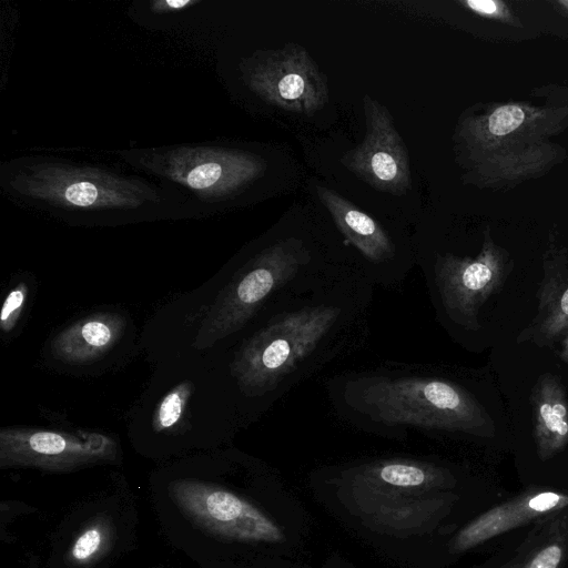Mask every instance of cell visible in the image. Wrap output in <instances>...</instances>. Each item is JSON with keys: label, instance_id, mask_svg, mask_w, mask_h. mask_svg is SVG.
Masks as SVG:
<instances>
[{"label": "cell", "instance_id": "obj_9", "mask_svg": "<svg viewBox=\"0 0 568 568\" xmlns=\"http://www.w3.org/2000/svg\"><path fill=\"white\" fill-rule=\"evenodd\" d=\"M116 442L101 433L59 432L26 427L0 430V468L32 467L72 471L118 458Z\"/></svg>", "mask_w": 568, "mask_h": 568}, {"label": "cell", "instance_id": "obj_4", "mask_svg": "<svg viewBox=\"0 0 568 568\" xmlns=\"http://www.w3.org/2000/svg\"><path fill=\"white\" fill-rule=\"evenodd\" d=\"M354 271L363 268L355 262H337L320 255L302 236L292 234L273 239L232 273L210 306L194 345L210 347L245 328L284 294Z\"/></svg>", "mask_w": 568, "mask_h": 568}, {"label": "cell", "instance_id": "obj_24", "mask_svg": "<svg viewBox=\"0 0 568 568\" xmlns=\"http://www.w3.org/2000/svg\"><path fill=\"white\" fill-rule=\"evenodd\" d=\"M558 357L568 366V332L559 341Z\"/></svg>", "mask_w": 568, "mask_h": 568}, {"label": "cell", "instance_id": "obj_23", "mask_svg": "<svg viewBox=\"0 0 568 568\" xmlns=\"http://www.w3.org/2000/svg\"><path fill=\"white\" fill-rule=\"evenodd\" d=\"M28 286L24 282L16 285L6 296L0 312V328L8 333L19 321L28 298Z\"/></svg>", "mask_w": 568, "mask_h": 568}, {"label": "cell", "instance_id": "obj_3", "mask_svg": "<svg viewBox=\"0 0 568 568\" xmlns=\"http://www.w3.org/2000/svg\"><path fill=\"white\" fill-rule=\"evenodd\" d=\"M0 186L14 203L85 222L192 215L172 190L84 161L26 155L3 162Z\"/></svg>", "mask_w": 568, "mask_h": 568}, {"label": "cell", "instance_id": "obj_12", "mask_svg": "<svg viewBox=\"0 0 568 568\" xmlns=\"http://www.w3.org/2000/svg\"><path fill=\"white\" fill-rule=\"evenodd\" d=\"M365 135L339 162L376 191L405 195L412 187L407 146L389 110L371 94L363 97Z\"/></svg>", "mask_w": 568, "mask_h": 568}, {"label": "cell", "instance_id": "obj_2", "mask_svg": "<svg viewBox=\"0 0 568 568\" xmlns=\"http://www.w3.org/2000/svg\"><path fill=\"white\" fill-rule=\"evenodd\" d=\"M335 414L374 435L404 438L408 429L493 438L495 422L464 384L424 365L348 371L325 383Z\"/></svg>", "mask_w": 568, "mask_h": 568}, {"label": "cell", "instance_id": "obj_14", "mask_svg": "<svg viewBox=\"0 0 568 568\" xmlns=\"http://www.w3.org/2000/svg\"><path fill=\"white\" fill-rule=\"evenodd\" d=\"M566 158V150L550 141L484 153L459 164L466 184L487 189H507L537 179Z\"/></svg>", "mask_w": 568, "mask_h": 568}, {"label": "cell", "instance_id": "obj_22", "mask_svg": "<svg viewBox=\"0 0 568 568\" xmlns=\"http://www.w3.org/2000/svg\"><path fill=\"white\" fill-rule=\"evenodd\" d=\"M458 3L474 14L509 24L511 27L521 28L523 23L514 13L509 4L501 0H459Z\"/></svg>", "mask_w": 568, "mask_h": 568}, {"label": "cell", "instance_id": "obj_5", "mask_svg": "<svg viewBox=\"0 0 568 568\" xmlns=\"http://www.w3.org/2000/svg\"><path fill=\"white\" fill-rule=\"evenodd\" d=\"M118 154L176 193L192 215L229 204L267 169L257 153L209 142L122 150Z\"/></svg>", "mask_w": 568, "mask_h": 568}, {"label": "cell", "instance_id": "obj_18", "mask_svg": "<svg viewBox=\"0 0 568 568\" xmlns=\"http://www.w3.org/2000/svg\"><path fill=\"white\" fill-rule=\"evenodd\" d=\"M344 476L388 488L446 489L456 484L449 468L428 460L405 457L382 458L347 467Z\"/></svg>", "mask_w": 568, "mask_h": 568}, {"label": "cell", "instance_id": "obj_25", "mask_svg": "<svg viewBox=\"0 0 568 568\" xmlns=\"http://www.w3.org/2000/svg\"><path fill=\"white\" fill-rule=\"evenodd\" d=\"M554 4L565 14L568 16V0H557Z\"/></svg>", "mask_w": 568, "mask_h": 568}, {"label": "cell", "instance_id": "obj_16", "mask_svg": "<svg viewBox=\"0 0 568 568\" xmlns=\"http://www.w3.org/2000/svg\"><path fill=\"white\" fill-rule=\"evenodd\" d=\"M532 437L536 453L547 462L568 446V394L556 374H540L530 389Z\"/></svg>", "mask_w": 568, "mask_h": 568}, {"label": "cell", "instance_id": "obj_15", "mask_svg": "<svg viewBox=\"0 0 568 568\" xmlns=\"http://www.w3.org/2000/svg\"><path fill=\"white\" fill-rule=\"evenodd\" d=\"M541 268L536 315L518 333L517 344L549 347L568 332V248L549 241Z\"/></svg>", "mask_w": 568, "mask_h": 568}, {"label": "cell", "instance_id": "obj_17", "mask_svg": "<svg viewBox=\"0 0 568 568\" xmlns=\"http://www.w3.org/2000/svg\"><path fill=\"white\" fill-rule=\"evenodd\" d=\"M125 325L119 313L91 314L61 331L51 342L52 353L65 363H92L115 346Z\"/></svg>", "mask_w": 568, "mask_h": 568}, {"label": "cell", "instance_id": "obj_1", "mask_svg": "<svg viewBox=\"0 0 568 568\" xmlns=\"http://www.w3.org/2000/svg\"><path fill=\"white\" fill-rule=\"evenodd\" d=\"M374 287L364 272L355 271L288 292L266 306L230 364L241 395L266 409L358 348L368 335Z\"/></svg>", "mask_w": 568, "mask_h": 568}, {"label": "cell", "instance_id": "obj_11", "mask_svg": "<svg viewBox=\"0 0 568 568\" xmlns=\"http://www.w3.org/2000/svg\"><path fill=\"white\" fill-rule=\"evenodd\" d=\"M315 190L344 243L356 251L368 280L384 288L400 285L407 278L414 260L402 251L389 232L335 190L320 184Z\"/></svg>", "mask_w": 568, "mask_h": 568}, {"label": "cell", "instance_id": "obj_8", "mask_svg": "<svg viewBox=\"0 0 568 568\" xmlns=\"http://www.w3.org/2000/svg\"><path fill=\"white\" fill-rule=\"evenodd\" d=\"M239 69L254 94L282 110L313 115L328 102L326 74L298 43L256 50L241 59Z\"/></svg>", "mask_w": 568, "mask_h": 568}, {"label": "cell", "instance_id": "obj_20", "mask_svg": "<svg viewBox=\"0 0 568 568\" xmlns=\"http://www.w3.org/2000/svg\"><path fill=\"white\" fill-rule=\"evenodd\" d=\"M112 523L100 517L87 525L74 538L67 554L73 567H88L95 564L111 548L114 540Z\"/></svg>", "mask_w": 568, "mask_h": 568}, {"label": "cell", "instance_id": "obj_7", "mask_svg": "<svg viewBox=\"0 0 568 568\" xmlns=\"http://www.w3.org/2000/svg\"><path fill=\"white\" fill-rule=\"evenodd\" d=\"M567 126L568 105L515 101L473 105L459 115L455 128L456 161L547 142Z\"/></svg>", "mask_w": 568, "mask_h": 568}, {"label": "cell", "instance_id": "obj_10", "mask_svg": "<svg viewBox=\"0 0 568 568\" xmlns=\"http://www.w3.org/2000/svg\"><path fill=\"white\" fill-rule=\"evenodd\" d=\"M182 513L203 530L223 539L281 542L282 529L244 498L216 485L183 479L170 488Z\"/></svg>", "mask_w": 568, "mask_h": 568}, {"label": "cell", "instance_id": "obj_6", "mask_svg": "<svg viewBox=\"0 0 568 568\" xmlns=\"http://www.w3.org/2000/svg\"><path fill=\"white\" fill-rule=\"evenodd\" d=\"M417 262L436 317L448 331L464 335L483 328L485 304L503 290L515 267L510 253L494 241L489 225L476 255L434 250Z\"/></svg>", "mask_w": 568, "mask_h": 568}, {"label": "cell", "instance_id": "obj_19", "mask_svg": "<svg viewBox=\"0 0 568 568\" xmlns=\"http://www.w3.org/2000/svg\"><path fill=\"white\" fill-rule=\"evenodd\" d=\"M567 558L568 506L537 519L500 568H561Z\"/></svg>", "mask_w": 568, "mask_h": 568}, {"label": "cell", "instance_id": "obj_13", "mask_svg": "<svg viewBox=\"0 0 568 568\" xmlns=\"http://www.w3.org/2000/svg\"><path fill=\"white\" fill-rule=\"evenodd\" d=\"M567 506L568 493L530 486L469 521L453 538L450 550L457 554L465 552Z\"/></svg>", "mask_w": 568, "mask_h": 568}, {"label": "cell", "instance_id": "obj_21", "mask_svg": "<svg viewBox=\"0 0 568 568\" xmlns=\"http://www.w3.org/2000/svg\"><path fill=\"white\" fill-rule=\"evenodd\" d=\"M193 384L184 381L174 386L159 403L152 419V427L156 433L173 429L181 422Z\"/></svg>", "mask_w": 568, "mask_h": 568}]
</instances>
